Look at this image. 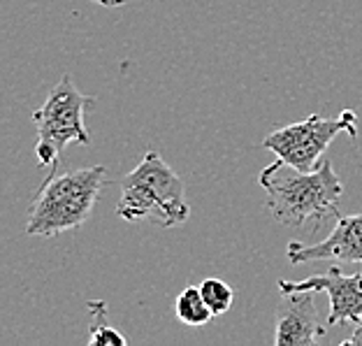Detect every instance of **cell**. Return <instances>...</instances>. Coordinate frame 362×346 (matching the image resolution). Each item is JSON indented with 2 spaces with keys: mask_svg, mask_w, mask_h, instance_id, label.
<instances>
[{
  "mask_svg": "<svg viewBox=\"0 0 362 346\" xmlns=\"http://www.w3.org/2000/svg\"><path fill=\"white\" fill-rule=\"evenodd\" d=\"M258 184L267 195L272 219L281 226L298 228L307 221L320 226L325 219H339L344 184L330 161H320L314 170H298L276 158L258 175Z\"/></svg>",
  "mask_w": 362,
  "mask_h": 346,
  "instance_id": "1",
  "label": "cell"
},
{
  "mask_svg": "<svg viewBox=\"0 0 362 346\" xmlns=\"http://www.w3.org/2000/svg\"><path fill=\"white\" fill-rule=\"evenodd\" d=\"M107 184L110 177L105 166L79 168L45 179L33 197L26 235L56 237L84 226Z\"/></svg>",
  "mask_w": 362,
  "mask_h": 346,
  "instance_id": "2",
  "label": "cell"
},
{
  "mask_svg": "<svg viewBox=\"0 0 362 346\" xmlns=\"http://www.w3.org/2000/svg\"><path fill=\"white\" fill-rule=\"evenodd\" d=\"M117 217L123 221H149L160 228H175L191 217L186 186L158 151H146L139 166L121 179Z\"/></svg>",
  "mask_w": 362,
  "mask_h": 346,
  "instance_id": "3",
  "label": "cell"
},
{
  "mask_svg": "<svg viewBox=\"0 0 362 346\" xmlns=\"http://www.w3.org/2000/svg\"><path fill=\"white\" fill-rule=\"evenodd\" d=\"M93 105V96H84L70 75H63L59 84L49 91L47 100L33 112V123L37 130L35 156L37 166L47 168L45 179L56 177L61 156L70 144H90L86 112Z\"/></svg>",
  "mask_w": 362,
  "mask_h": 346,
  "instance_id": "4",
  "label": "cell"
},
{
  "mask_svg": "<svg viewBox=\"0 0 362 346\" xmlns=\"http://www.w3.org/2000/svg\"><path fill=\"white\" fill-rule=\"evenodd\" d=\"M339 133H349L353 139L358 137V114L353 110H344L337 117L311 114L304 121L274 128L260 144L274 151L276 158L286 161L288 166L314 170L320 166L323 154Z\"/></svg>",
  "mask_w": 362,
  "mask_h": 346,
  "instance_id": "5",
  "label": "cell"
},
{
  "mask_svg": "<svg viewBox=\"0 0 362 346\" xmlns=\"http://www.w3.org/2000/svg\"><path fill=\"white\" fill-rule=\"evenodd\" d=\"M281 293H298V291H314L325 293L330 298V311H327V325L341 323H360L362 321V272L358 275H344V270L330 267L323 275L307 277L302 282H279Z\"/></svg>",
  "mask_w": 362,
  "mask_h": 346,
  "instance_id": "6",
  "label": "cell"
},
{
  "mask_svg": "<svg viewBox=\"0 0 362 346\" xmlns=\"http://www.w3.org/2000/svg\"><path fill=\"white\" fill-rule=\"evenodd\" d=\"M327 321L320 318L314 291L281 293L276 304V346H314L325 337Z\"/></svg>",
  "mask_w": 362,
  "mask_h": 346,
  "instance_id": "7",
  "label": "cell"
},
{
  "mask_svg": "<svg viewBox=\"0 0 362 346\" xmlns=\"http://www.w3.org/2000/svg\"><path fill=\"white\" fill-rule=\"evenodd\" d=\"M286 256L293 265L314 260L362 263V212L353 217H339L332 233L316 244L288 242Z\"/></svg>",
  "mask_w": 362,
  "mask_h": 346,
  "instance_id": "8",
  "label": "cell"
},
{
  "mask_svg": "<svg viewBox=\"0 0 362 346\" xmlns=\"http://www.w3.org/2000/svg\"><path fill=\"white\" fill-rule=\"evenodd\" d=\"M175 314L188 328H202L211 321V309L204 302L200 286H186L175 300Z\"/></svg>",
  "mask_w": 362,
  "mask_h": 346,
  "instance_id": "9",
  "label": "cell"
},
{
  "mask_svg": "<svg viewBox=\"0 0 362 346\" xmlns=\"http://www.w3.org/2000/svg\"><path fill=\"white\" fill-rule=\"evenodd\" d=\"M86 309L90 314V333H88L90 346H126L128 344V340L117 328L107 323V302L90 300L86 304Z\"/></svg>",
  "mask_w": 362,
  "mask_h": 346,
  "instance_id": "10",
  "label": "cell"
},
{
  "mask_svg": "<svg viewBox=\"0 0 362 346\" xmlns=\"http://www.w3.org/2000/svg\"><path fill=\"white\" fill-rule=\"evenodd\" d=\"M200 291H202V298L209 304L214 316H223L226 311L233 307L235 291L228 282H223V279H216V277L204 279L200 284Z\"/></svg>",
  "mask_w": 362,
  "mask_h": 346,
  "instance_id": "11",
  "label": "cell"
},
{
  "mask_svg": "<svg viewBox=\"0 0 362 346\" xmlns=\"http://www.w3.org/2000/svg\"><path fill=\"white\" fill-rule=\"evenodd\" d=\"M341 344H344V346H362V321L358 323L356 330H353V335L346 337V340H344Z\"/></svg>",
  "mask_w": 362,
  "mask_h": 346,
  "instance_id": "12",
  "label": "cell"
},
{
  "mask_svg": "<svg viewBox=\"0 0 362 346\" xmlns=\"http://www.w3.org/2000/svg\"><path fill=\"white\" fill-rule=\"evenodd\" d=\"M93 3L103 5V7H121V5H126L128 0H93Z\"/></svg>",
  "mask_w": 362,
  "mask_h": 346,
  "instance_id": "13",
  "label": "cell"
}]
</instances>
